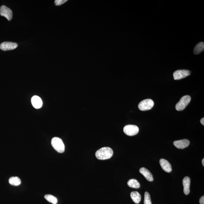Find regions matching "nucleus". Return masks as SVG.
Here are the masks:
<instances>
[{"label": "nucleus", "instance_id": "nucleus-16", "mask_svg": "<svg viewBox=\"0 0 204 204\" xmlns=\"http://www.w3.org/2000/svg\"><path fill=\"white\" fill-rule=\"evenodd\" d=\"M9 183L12 185L19 186L21 183V180L20 178H19L18 177H12L9 179Z\"/></svg>", "mask_w": 204, "mask_h": 204}, {"label": "nucleus", "instance_id": "nucleus-19", "mask_svg": "<svg viewBox=\"0 0 204 204\" xmlns=\"http://www.w3.org/2000/svg\"><path fill=\"white\" fill-rule=\"evenodd\" d=\"M144 204H152L150 195L147 192H146L145 193Z\"/></svg>", "mask_w": 204, "mask_h": 204}, {"label": "nucleus", "instance_id": "nucleus-8", "mask_svg": "<svg viewBox=\"0 0 204 204\" xmlns=\"http://www.w3.org/2000/svg\"><path fill=\"white\" fill-rule=\"evenodd\" d=\"M17 46L18 45L17 43L10 42H5L0 45V49L5 51L11 50L16 49Z\"/></svg>", "mask_w": 204, "mask_h": 204}, {"label": "nucleus", "instance_id": "nucleus-6", "mask_svg": "<svg viewBox=\"0 0 204 204\" xmlns=\"http://www.w3.org/2000/svg\"><path fill=\"white\" fill-rule=\"evenodd\" d=\"M191 72L187 70H179L174 73L173 77L175 80H180L191 75Z\"/></svg>", "mask_w": 204, "mask_h": 204}, {"label": "nucleus", "instance_id": "nucleus-3", "mask_svg": "<svg viewBox=\"0 0 204 204\" xmlns=\"http://www.w3.org/2000/svg\"><path fill=\"white\" fill-rule=\"evenodd\" d=\"M191 97L189 95H185L183 96L181 98L180 101L176 105L175 108L177 111L183 110L190 102Z\"/></svg>", "mask_w": 204, "mask_h": 204}, {"label": "nucleus", "instance_id": "nucleus-18", "mask_svg": "<svg viewBox=\"0 0 204 204\" xmlns=\"http://www.w3.org/2000/svg\"><path fill=\"white\" fill-rule=\"evenodd\" d=\"M44 197L46 200L52 204H57L58 203L57 198L52 195H46L44 196Z\"/></svg>", "mask_w": 204, "mask_h": 204}, {"label": "nucleus", "instance_id": "nucleus-15", "mask_svg": "<svg viewBox=\"0 0 204 204\" xmlns=\"http://www.w3.org/2000/svg\"><path fill=\"white\" fill-rule=\"evenodd\" d=\"M204 50V43L203 42H200L195 46L193 49V53L198 54L201 53Z\"/></svg>", "mask_w": 204, "mask_h": 204}, {"label": "nucleus", "instance_id": "nucleus-4", "mask_svg": "<svg viewBox=\"0 0 204 204\" xmlns=\"http://www.w3.org/2000/svg\"><path fill=\"white\" fill-rule=\"evenodd\" d=\"M154 104V102L150 99L143 100L139 104L138 108L141 111H146L151 109Z\"/></svg>", "mask_w": 204, "mask_h": 204}, {"label": "nucleus", "instance_id": "nucleus-10", "mask_svg": "<svg viewBox=\"0 0 204 204\" xmlns=\"http://www.w3.org/2000/svg\"><path fill=\"white\" fill-rule=\"evenodd\" d=\"M183 184L184 187V193L186 195H188L190 193V186L191 184V179L189 177H184L183 180Z\"/></svg>", "mask_w": 204, "mask_h": 204}, {"label": "nucleus", "instance_id": "nucleus-1", "mask_svg": "<svg viewBox=\"0 0 204 204\" xmlns=\"http://www.w3.org/2000/svg\"><path fill=\"white\" fill-rule=\"evenodd\" d=\"M113 151L109 147H103L96 151L95 156L100 160L110 159L113 155Z\"/></svg>", "mask_w": 204, "mask_h": 204}, {"label": "nucleus", "instance_id": "nucleus-14", "mask_svg": "<svg viewBox=\"0 0 204 204\" xmlns=\"http://www.w3.org/2000/svg\"><path fill=\"white\" fill-rule=\"evenodd\" d=\"M131 197L133 201L136 204H138L141 200V196L137 191H133L131 193Z\"/></svg>", "mask_w": 204, "mask_h": 204}, {"label": "nucleus", "instance_id": "nucleus-5", "mask_svg": "<svg viewBox=\"0 0 204 204\" xmlns=\"http://www.w3.org/2000/svg\"><path fill=\"white\" fill-rule=\"evenodd\" d=\"M124 133L129 136H134L138 133L139 129L138 127L134 125H128L123 129Z\"/></svg>", "mask_w": 204, "mask_h": 204}, {"label": "nucleus", "instance_id": "nucleus-9", "mask_svg": "<svg viewBox=\"0 0 204 204\" xmlns=\"http://www.w3.org/2000/svg\"><path fill=\"white\" fill-rule=\"evenodd\" d=\"M189 141L187 139L176 141L174 142V145L179 149L185 148L189 146Z\"/></svg>", "mask_w": 204, "mask_h": 204}, {"label": "nucleus", "instance_id": "nucleus-22", "mask_svg": "<svg viewBox=\"0 0 204 204\" xmlns=\"http://www.w3.org/2000/svg\"><path fill=\"white\" fill-rule=\"evenodd\" d=\"M200 122H201L202 124V125H204V118H202L201 119V120H200Z\"/></svg>", "mask_w": 204, "mask_h": 204}, {"label": "nucleus", "instance_id": "nucleus-12", "mask_svg": "<svg viewBox=\"0 0 204 204\" xmlns=\"http://www.w3.org/2000/svg\"><path fill=\"white\" fill-rule=\"evenodd\" d=\"M31 103L35 108L38 109L41 108L43 105V101L39 96H34L31 98Z\"/></svg>", "mask_w": 204, "mask_h": 204}, {"label": "nucleus", "instance_id": "nucleus-23", "mask_svg": "<svg viewBox=\"0 0 204 204\" xmlns=\"http://www.w3.org/2000/svg\"><path fill=\"white\" fill-rule=\"evenodd\" d=\"M202 165H203V166H204V159H203L202 160Z\"/></svg>", "mask_w": 204, "mask_h": 204}, {"label": "nucleus", "instance_id": "nucleus-2", "mask_svg": "<svg viewBox=\"0 0 204 204\" xmlns=\"http://www.w3.org/2000/svg\"><path fill=\"white\" fill-rule=\"evenodd\" d=\"M51 143L53 147L58 152L63 153L64 152L65 146L61 138L57 137H54L52 138Z\"/></svg>", "mask_w": 204, "mask_h": 204}, {"label": "nucleus", "instance_id": "nucleus-7", "mask_svg": "<svg viewBox=\"0 0 204 204\" xmlns=\"http://www.w3.org/2000/svg\"><path fill=\"white\" fill-rule=\"evenodd\" d=\"M0 15L5 17L9 21H11L13 17V12L12 10L6 6H2L0 8Z\"/></svg>", "mask_w": 204, "mask_h": 204}, {"label": "nucleus", "instance_id": "nucleus-13", "mask_svg": "<svg viewBox=\"0 0 204 204\" xmlns=\"http://www.w3.org/2000/svg\"><path fill=\"white\" fill-rule=\"evenodd\" d=\"M140 172L149 182H152L154 180V178H153L152 174L146 168H140Z\"/></svg>", "mask_w": 204, "mask_h": 204}, {"label": "nucleus", "instance_id": "nucleus-17", "mask_svg": "<svg viewBox=\"0 0 204 204\" xmlns=\"http://www.w3.org/2000/svg\"><path fill=\"white\" fill-rule=\"evenodd\" d=\"M128 184L130 187L134 188H139L140 186V183L135 179L130 180L128 182Z\"/></svg>", "mask_w": 204, "mask_h": 204}, {"label": "nucleus", "instance_id": "nucleus-11", "mask_svg": "<svg viewBox=\"0 0 204 204\" xmlns=\"http://www.w3.org/2000/svg\"><path fill=\"white\" fill-rule=\"evenodd\" d=\"M160 163L162 168L165 171L167 172H171L172 168L171 165L167 160L164 159L160 160Z\"/></svg>", "mask_w": 204, "mask_h": 204}, {"label": "nucleus", "instance_id": "nucleus-20", "mask_svg": "<svg viewBox=\"0 0 204 204\" xmlns=\"http://www.w3.org/2000/svg\"><path fill=\"white\" fill-rule=\"evenodd\" d=\"M67 1V0H56L54 1V4L56 6H60L64 4Z\"/></svg>", "mask_w": 204, "mask_h": 204}, {"label": "nucleus", "instance_id": "nucleus-21", "mask_svg": "<svg viewBox=\"0 0 204 204\" xmlns=\"http://www.w3.org/2000/svg\"><path fill=\"white\" fill-rule=\"evenodd\" d=\"M199 202L200 204H204V197L202 196L200 199Z\"/></svg>", "mask_w": 204, "mask_h": 204}]
</instances>
